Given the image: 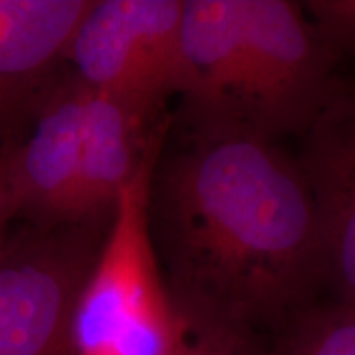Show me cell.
<instances>
[{
    "label": "cell",
    "mask_w": 355,
    "mask_h": 355,
    "mask_svg": "<svg viewBox=\"0 0 355 355\" xmlns=\"http://www.w3.org/2000/svg\"><path fill=\"white\" fill-rule=\"evenodd\" d=\"M162 152V150H159ZM148 222L173 303L193 334L252 355L322 288L314 199L298 159L247 132L159 153Z\"/></svg>",
    "instance_id": "cell-1"
},
{
    "label": "cell",
    "mask_w": 355,
    "mask_h": 355,
    "mask_svg": "<svg viewBox=\"0 0 355 355\" xmlns=\"http://www.w3.org/2000/svg\"><path fill=\"white\" fill-rule=\"evenodd\" d=\"M159 150L158 144L115 202L78 296L74 355H175L188 332L150 234V176Z\"/></svg>",
    "instance_id": "cell-2"
},
{
    "label": "cell",
    "mask_w": 355,
    "mask_h": 355,
    "mask_svg": "<svg viewBox=\"0 0 355 355\" xmlns=\"http://www.w3.org/2000/svg\"><path fill=\"white\" fill-rule=\"evenodd\" d=\"M109 219L37 225L0 242V355H74V309Z\"/></svg>",
    "instance_id": "cell-3"
},
{
    "label": "cell",
    "mask_w": 355,
    "mask_h": 355,
    "mask_svg": "<svg viewBox=\"0 0 355 355\" xmlns=\"http://www.w3.org/2000/svg\"><path fill=\"white\" fill-rule=\"evenodd\" d=\"M248 132L277 141L304 133L343 89L337 58L288 0H242Z\"/></svg>",
    "instance_id": "cell-4"
},
{
    "label": "cell",
    "mask_w": 355,
    "mask_h": 355,
    "mask_svg": "<svg viewBox=\"0 0 355 355\" xmlns=\"http://www.w3.org/2000/svg\"><path fill=\"white\" fill-rule=\"evenodd\" d=\"M184 0H92L68 56L84 86L157 115L183 96Z\"/></svg>",
    "instance_id": "cell-5"
},
{
    "label": "cell",
    "mask_w": 355,
    "mask_h": 355,
    "mask_svg": "<svg viewBox=\"0 0 355 355\" xmlns=\"http://www.w3.org/2000/svg\"><path fill=\"white\" fill-rule=\"evenodd\" d=\"M183 117L193 135L248 132L242 0H184Z\"/></svg>",
    "instance_id": "cell-6"
},
{
    "label": "cell",
    "mask_w": 355,
    "mask_h": 355,
    "mask_svg": "<svg viewBox=\"0 0 355 355\" xmlns=\"http://www.w3.org/2000/svg\"><path fill=\"white\" fill-rule=\"evenodd\" d=\"M304 135L298 162L316 207L322 288L355 308V91L340 89Z\"/></svg>",
    "instance_id": "cell-7"
},
{
    "label": "cell",
    "mask_w": 355,
    "mask_h": 355,
    "mask_svg": "<svg viewBox=\"0 0 355 355\" xmlns=\"http://www.w3.org/2000/svg\"><path fill=\"white\" fill-rule=\"evenodd\" d=\"M86 86L69 74L50 92L33 130L6 159L15 212L37 225L81 222L78 217L81 133Z\"/></svg>",
    "instance_id": "cell-8"
},
{
    "label": "cell",
    "mask_w": 355,
    "mask_h": 355,
    "mask_svg": "<svg viewBox=\"0 0 355 355\" xmlns=\"http://www.w3.org/2000/svg\"><path fill=\"white\" fill-rule=\"evenodd\" d=\"M157 115L122 97L86 86L78 217L109 219L123 188L159 144L148 127Z\"/></svg>",
    "instance_id": "cell-9"
},
{
    "label": "cell",
    "mask_w": 355,
    "mask_h": 355,
    "mask_svg": "<svg viewBox=\"0 0 355 355\" xmlns=\"http://www.w3.org/2000/svg\"><path fill=\"white\" fill-rule=\"evenodd\" d=\"M92 0H0V96L68 56Z\"/></svg>",
    "instance_id": "cell-10"
},
{
    "label": "cell",
    "mask_w": 355,
    "mask_h": 355,
    "mask_svg": "<svg viewBox=\"0 0 355 355\" xmlns=\"http://www.w3.org/2000/svg\"><path fill=\"white\" fill-rule=\"evenodd\" d=\"M275 336L273 355H355V308L314 301Z\"/></svg>",
    "instance_id": "cell-11"
},
{
    "label": "cell",
    "mask_w": 355,
    "mask_h": 355,
    "mask_svg": "<svg viewBox=\"0 0 355 355\" xmlns=\"http://www.w3.org/2000/svg\"><path fill=\"white\" fill-rule=\"evenodd\" d=\"M301 7L314 32L337 60L355 55V0H309Z\"/></svg>",
    "instance_id": "cell-12"
},
{
    "label": "cell",
    "mask_w": 355,
    "mask_h": 355,
    "mask_svg": "<svg viewBox=\"0 0 355 355\" xmlns=\"http://www.w3.org/2000/svg\"><path fill=\"white\" fill-rule=\"evenodd\" d=\"M175 355H250L245 350L235 347L232 344L224 343V340L216 339V337H207L201 334H193L186 332L184 340L181 343L180 349Z\"/></svg>",
    "instance_id": "cell-13"
},
{
    "label": "cell",
    "mask_w": 355,
    "mask_h": 355,
    "mask_svg": "<svg viewBox=\"0 0 355 355\" xmlns=\"http://www.w3.org/2000/svg\"><path fill=\"white\" fill-rule=\"evenodd\" d=\"M15 214L13 207V199L8 186L6 159H0V242L3 241V229H6L7 220Z\"/></svg>",
    "instance_id": "cell-14"
}]
</instances>
